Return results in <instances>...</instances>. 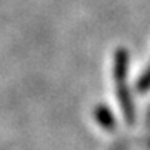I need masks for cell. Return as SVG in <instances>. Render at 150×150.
I'll return each mask as SVG.
<instances>
[{
    "label": "cell",
    "instance_id": "cell-1",
    "mask_svg": "<svg viewBox=\"0 0 150 150\" xmlns=\"http://www.w3.org/2000/svg\"><path fill=\"white\" fill-rule=\"evenodd\" d=\"M126 70H128V54L126 51L120 50L115 58V81H117L121 109H123L128 121H131L133 120V105H131V98L128 94V88H126Z\"/></svg>",
    "mask_w": 150,
    "mask_h": 150
},
{
    "label": "cell",
    "instance_id": "cell-2",
    "mask_svg": "<svg viewBox=\"0 0 150 150\" xmlns=\"http://www.w3.org/2000/svg\"><path fill=\"white\" fill-rule=\"evenodd\" d=\"M139 88H141V91H145L147 88H150V66L145 70V74L142 75L141 81H139Z\"/></svg>",
    "mask_w": 150,
    "mask_h": 150
},
{
    "label": "cell",
    "instance_id": "cell-3",
    "mask_svg": "<svg viewBox=\"0 0 150 150\" xmlns=\"http://www.w3.org/2000/svg\"><path fill=\"white\" fill-rule=\"evenodd\" d=\"M99 121H101V123H104L107 128H109L110 125H113L112 118H110V117H109V113H107L104 109H99Z\"/></svg>",
    "mask_w": 150,
    "mask_h": 150
}]
</instances>
